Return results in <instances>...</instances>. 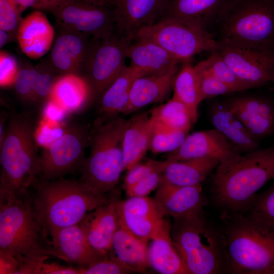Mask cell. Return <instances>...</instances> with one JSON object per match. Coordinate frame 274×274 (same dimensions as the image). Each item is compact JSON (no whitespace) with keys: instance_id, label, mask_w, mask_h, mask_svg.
Segmentation results:
<instances>
[{"instance_id":"cell-1","label":"cell","mask_w":274,"mask_h":274,"mask_svg":"<svg viewBox=\"0 0 274 274\" xmlns=\"http://www.w3.org/2000/svg\"><path fill=\"white\" fill-rule=\"evenodd\" d=\"M272 180L274 146L259 148L219 163L212 176V193L223 212L244 213L257 192Z\"/></svg>"},{"instance_id":"cell-2","label":"cell","mask_w":274,"mask_h":274,"mask_svg":"<svg viewBox=\"0 0 274 274\" xmlns=\"http://www.w3.org/2000/svg\"><path fill=\"white\" fill-rule=\"evenodd\" d=\"M32 203L37 217L47 238L57 230L79 223L88 213L106 202L112 193L98 195L79 180L39 179Z\"/></svg>"},{"instance_id":"cell-3","label":"cell","mask_w":274,"mask_h":274,"mask_svg":"<svg viewBox=\"0 0 274 274\" xmlns=\"http://www.w3.org/2000/svg\"><path fill=\"white\" fill-rule=\"evenodd\" d=\"M37 124L30 112L9 115L0 142V188L26 194L38 180L41 155L36 139Z\"/></svg>"},{"instance_id":"cell-4","label":"cell","mask_w":274,"mask_h":274,"mask_svg":"<svg viewBox=\"0 0 274 274\" xmlns=\"http://www.w3.org/2000/svg\"><path fill=\"white\" fill-rule=\"evenodd\" d=\"M222 217L229 273L274 274V228L243 213Z\"/></svg>"},{"instance_id":"cell-5","label":"cell","mask_w":274,"mask_h":274,"mask_svg":"<svg viewBox=\"0 0 274 274\" xmlns=\"http://www.w3.org/2000/svg\"><path fill=\"white\" fill-rule=\"evenodd\" d=\"M170 233L189 274L229 273L223 232L208 221L203 212L175 219Z\"/></svg>"},{"instance_id":"cell-6","label":"cell","mask_w":274,"mask_h":274,"mask_svg":"<svg viewBox=\"0 0 274 274\" xmlns=\"http://www.w3.org/2000/svg\"><path fill=\"white\" fill-rule=\"evenodd\" d=\"M212 24L219 43L274 51V0H226Z\"/></svg>"},{"instance_id":"cell-7","label":"cell","mask_w":274,"mask_h":274,"mask_svg":"<svg viewBox=\"0 0 274 274\" xmlns=\"http://www.w3.org/2000/svg\"><path fill=\"white\" fill-rule=\"evenodd\" d=\"M126 120L120 117L106 121L96 119L90 131V152L79 170V180L96 194L115 190L124 170L123 135Z\"/></svg>"},{"instance_id":"cell-8","label":"cell","mask_w":274,"mask_h":274,"mask_svg":"<svg viewBox=\"0 0 274 274\" xmlns=\"http://www.w3.org/2000/svg\"><path fill=\"white\" fill-rule=\"evenodd\" d=\"M51 248L27 193L0 188V249L15 256L47 259Z\"/></svg>"},{"instance_id":"cell-9","label":"cell","mask_w":274,"mask_h":274,"mask_svg":"<svg viewBox=\"0 0 274 274\" xmlns=\"http://www.w3.org/2000/svg\"><path fill=\"white\" fill-rule=\"evenodd\" d=\"M136 40L158 44L181 62H188L202 52L215 51L220 45L206 28L170 16H164L155 24L140 30L133 41Z\"/></svg>"},{"instance_id":"cell-10","label":"cell","mask_w":274,"mask_h":274,"mask_svg":"<svg viewBox=\"0 0 274 274\" xmlns=\"http://www.w3.org/2000/svg\"><path fill=\"white\" fill-rule=\"evenodd\" d=\"M89 136L90 131L82 125L73 124L66 127L57 139L43 150L39 179L53 181L79 171L85 159Z\"/></svg>"},{"instance_id":"cell-11","label":"cell","mask_w":274,"mask_h":274,"mask_svg":"<svg viewBox=\"0 0 274 274\" xmlns=\"http://www.w3.org/2000/svg\"><path fill=\"white\" fill-rule=\"evenodd\" d=\"M132 42L116 32L93 39L85 65L94 95L98 97L126 66V51Z\"/></svg>"},{"instance_id":"cell-12","label":"cell","mask_w":274,"mask_h":274,"mask_svg":"<svg viewBox=\"0 0 274 274\" xmlns=\"http://www.w3.org/2000/svg\"><path fill=\"white\" fill-rule=\"evenodd\" d=\"M109 7L77 0L51 11L58 24L66 31L99 39L115 32L113 10Z\"/></svg>"},{"instance_id":"cell-13","label":"cell","mask_w":274,"mask_h":274,"mask_svg":"<svg viewBox=\"0 0 274 274\" xmlns=\"http://www.w3.org/2000/svg\"><path fill=\"white\" fill-rule=\"evenodd\" d=\"M118 212L120 226L144 241L170 234L171 225L164 220L154 199L131 196L120 200Z\"/></svg>"},{"instance_id":"cell-14","label":"cell","mask_w":274,"mask_h":274,"mask_svg":"<svg viewBox=\"0 0 274 274\" xmlns=\"http://www.w3.org/2000/svg\"><path fill=\"white\" fill-rule=\"evenodd\" d=\"M219 44L216 51L242 81L253 88L271 82L274 71V51Z\"/></svg>"},{"instance_id":"cell-15","label":"cell","mask_w":274,"mask_h":274,"mask_svg":"<svg viewBox=\"0 0 274 274\" xmlns=\"http://www.w3.org/2000/svg\"><path fill=\"white\" fill-rule=\"evenodd\" d=\"M170 0H118L113 10L115 32L133 42L142 29L158 22Z\"/></svg>"},{"instance_id":"cell-16","label":"cell","mask_w":274,"mask_h":274,"mask_svg":"<svg viewBox=\"0 0 274 274\" xmlns=\"http://www.w3.org/2000/svg\"><path fill=\"white\" fill-rule=\"evenodd\" d=\"M242 153L213 128L188 134L183 143L174 151L167 153L166 157V159L174 160L211 158L220 163Z\"/></svg>"},{"instance_id":"cell-17","label":"cell","mask_w":274,"mask_h":274,"mask_svg":"<svg viewBox=\"0 0 274 274\" xmlns=\"http://www.w3.org/2000/svg\"><path fill=\"white\" fill-rule=\"evenodd\" d=\"M120 200L116 189L106 202L87 214L79 222L90 246L104 255H109L114 235L120 226Z\"/></svg>"},{"instance_id":"cell-18","label":"cell","mask_w":274,"mask_h":274,"mask_svg":"<svg viewBox=\"0 0 274 274\" xmlns=\"http://www.w3.org/2000/svg\"><path fill=\"white\" fill-rule=\"evenodd\" d=\"M249 132L259 140L274 132V104L260 96L243 95L223 101Z\"/></svg>"},{"instance_id":"cell-19","label":"cell","mask_w":274,"mask_h":274,"mask_svg":"<svg viewBox=\"0 0 274 274\" xmlns=\"http://www.w3.org/2000/svg\"><path fill=\"white\" fill-rule=\"evenodd\" d=\"M50 256L87 267L109 257L94 249L89 244L79 223L60 228L51 235Z\"/></svg>"},{"instance_id":"cell-20","label":"cell","mask_w":274,"mask_h":274,"mask_svg":"<svg viewBox=\"0 0 274 274\" xmlns=\"http://www.w3.org/2000/svg\"><path fill=\"white\" fill-rule=\"evenodd\" d=\"M154 200L164 216L174 219L203 212L202 184L175 186L162 183Z\"/></svg>"},{"instance_id":"cell-21","label":"cell","mask_w":274,"mask_h":274,"mask_svg":"<svg viewBox=\"0 0 274 274\" xmlns=\"http://www.w3.org/2000/svg\"><path fill=\"white\" fill-rule=\"evenodd\" d=\"M178 71L177 66L165 73L138 78L133 83L127 103L121 113L127 115L148 105L164 100L173 89Z\"/></svg>"},{"instance_id":"cell-22","label":"cell","mask_w":274,"mask_h":274,"mask_svg":"<svg viewBox=\"0 0 274 274\" xmlns=\"http://www.w3.org/2000/svg\"><path fill=\"white\" fill-rule=\"evenodd\" d=\"M16 35L22 51L36 59L49 51L55 33L47 17L41 12L35 11L21 21Z\"/></svg>"},{"instance_id":"cell-23","label":"cell","mask_w":274,"mask_h":274,"mask_svg":"<svg viewBox=\"0 0 274 274\" xmlns=\"http://www.w3.org/2000/svg\"><path fill=\"white\" fill-rule=\"evenodd\" d=\"M147 74L142 69L126 66L97 97V120L106 121L118 117L127 103L134 81Z\"/></svg>"},{"instance_id":"cell-24","label":"cell","mask_w":274,"mask_h":274,"mask_svg":"<svg viewBox=\"0 0 274 274\" xmlns=\"http://www.w3.org/2000/svg\"><path fill=\"white\" fill-rule=\"evenodd\" d=\"M86 37L67 31L57 38L50 53L53 70L61 75L77 74L85 63L91 45Z\"/></svg>"},{"instance_id":"cell-25","label":"cell","mask_w":274,"mask_h":274,"mask_svg":"<svg viewBox=\"0 0 274 274\" xmlns=\"http://www.w3.org/2000/svg\"><path fill=\"white\" fill-rule=\"evenodd\" d=\"M219 160L202 158L186 160L166 159L161 161L162 183L175 186H188L202 184L216 169Z\"/></svg>"},{"instance_id":"cell-26","label":"cell","mask_w":274,"mask_h":274,"mask_svg":"<svg viewBox=\"0 0 274 274\" xmlns=\"http://www.w3.org/2000/svg\"><path fill=\"white\" fill-rule=\"evenodd\" d=\"M208 118L213 128L235 146L242 153L259 148V140L254 137L224 101L212 103Z\"/></svg>"},{"instance_id":"cell-27","label":"cell","mask_w":274,"mask_h":274,"mask_svg":"<svg viewBox=\"0 0 274 274\" xmlns=\"http://www.w3.org/2000/svg\"><path fill=\"white\" fill-rule=\"evenodd\" d=\"M92 94L90 86L85 78L70 73L57 77L50 101L66 113H76L85 108Z\"/></svg>"},{"instance_id":"cell-28","label":"cell","mask_w":274,"mask_h":274,"mask_svg":"<svg viewBox=\"0 0 274 274\" xmlns=\"http://www.w3.org/2000/svg\"><path fill=\"white\" fill-rule=\"evenodd\" d=\"M126 57L130 65L148 74L166 72L181 62L158 44L146 40L133 41L126 49Z\"/></svg>"},{"instance_id":"cell-29","label":"cell","mask_w":274,"mask_h":274,"mask_svg":"<svg viewBox=\"0 0 274 274\" xmlns=\"http://www.w3.org/2000/svg\"><path fill=\"white\" fill-rule=\"evenodd\" d=\"M151 111L135 115L126 120L123 135L124 170L140 162L149 150Z\"/></svg>"},{"instance_id":"cell-30","label":"cell","mask_w":274,"mask_h":274,"mask_svg":"<svg viewBox=\"0 0 274 274\" xmlns=\"http://www.w3.org/2000/svg\"><path fill=\"white\" fill-rule=\"evenodd\" d=\"M148 243L120 226L114 235L109 254L132 272H144L149 266Z\"/></svg>"},{"instance_id":"cell-31","label":"cell","mask_w":274,"mask_h":274,"mask_svg":"<svg viewBox=\"0 0 274 274\" xmlns=\"http://www.w3.org/2000/svg\"><path fill=\"white\" fill-rule=\"evenodd\" d=\"M226 1L170 0L163 16H170L190 21L207 29Z\"/></svg>"},{"instance_id":"cell-32","label":"cell","mask_w":274,"mask_h":274,"mask_svg":"<svg viewBox=\"0 0 274 274\" xmlns=\"http://www.w3.org/2000/svg\"><path fill=\"white\" fill-rule=\"evenodd\" d=\"M148 260L150 266L162 274H189L170 234L151 240L148 246Z\"/></svg>"},{"instance_id":"cell-33","label":"cell","mask_w":274,"mask_h":274,"mask_svg":"<svg viewBox=\"0 0 274 274\" xmlns=\"http://www.w3.org/2000/svg\"><path fill=\"white\" fill-rule=\"evenodd\" d=\"M173 90V97L187 107L195 123L198 118V107L201 102L199 75L195 65L186 63L178 71Z\"/></svg>"},{"instance_id":"cell-34","label":"cell","mask_w":274,"mask_h":274,"mask_svg":"<svg viewBox=\"0 0 274 274\" xmlns=\"http://www.w3.org/2000/svg\"><path fill=\"white\" fill-rule=\"evenodd\" d=\"M150 118L167 128L187 133L193 124L187 107L174 97L151 110Z\"/></svg>"},{"instance_id":"cell-35","label":"cell","mask_w":274,"mask_h":274,"mask_svg":"<svg viewBox=\"0 0 274 274\" xmlns=\"http://www.w3.org/2000/svg\"><path fill=\"white\" fill-rule=\"evenodd\" d=\"M195 66L199 71L232 87L237 91L253 88L237 77L216 51L212 52L209 57L198 63Z\"/></svg>"},{"instance_id":"cell-36","label":"cell","mask_w":274,"mask_h":274,"mask_svg":"<svg viewBox=\"0 0 274 274\" xmlns=\"http://www.w3.org/2000/svg\"><path fill=\"white\" fill-rule=\"evenodd\" d=\"M149 150L153 153H169L177 149L188 133L167 128L151 118Z\"/></svg>"},{"instance_id":"cell-37","label":"cell","mask_w":274,"mask_h":274,"mask_svg":"<svg viewBox=\"0 0 274 274\" xmlns=\"http://www.w3.org/2000/svg\"><path fill=\"white\" fill-rule=\"evenodd\" d=\"M243 214L274 228V184L264 192L257 195L249 208Z\"/></svg>"},{"instance_id":"cell-38","label":"cell","mask_w":274,"mask_h":274,"mask_svg":"<svg viewBox=\"0 0 274 274\" xmlns=\"http://www.w3.org/2000/svg\"><path fill=\"white\" fill-rule=\"evenodd\" d=\"M39 72L40 70L31 67L19 70L13 85L22 101L35 103L34 91Z\"/></svg>"},{"instance_id":"cell-39","label":"cell","mask_w":274,"mask_h":274,"mask_svg":"<svg viewBox=\"0 0 274 274\" xmlns=\"http://www.w3.org/2000/svg\"><path fill=\"white\" fill-rule=\"evenodd\" d=\"M196 70L199 78V89L201 101L206 99L218 95L237 92L232 87L209 74L199 71L197 68Z\"/></svg>"},{"instance_id":"cell-40","label":"cell","mask_w":274,"mask_h":274,"mask_svg":"<svg viewBox=\"0 0 274 274\" xmlns=\"http://www.w3.org/2000/svg\"><path fill=\"white\" fill-rule=\"evenodd\" d=\"M160 163L159 161L157 167L149 175L125 190L128 197L148 196L158 189L163 181Z\"/></svg>"},{"instance_id":"cell-41","label":"cell","mask_w":274,"mask_h":274,"mask_svg":"<svg viewBox=\"0 0 274 274\" xmlns=\"http://www.w3.org/2000/svg\"><path fill=\"white\" fill-rule=\"evenodd\" d=\"M82 268L81 274H124L132 272L123 263L113 255Z\"/></svg>"},{"instance_id":"cell-42","label":"cell","mask_w":274,"mask_h":274,"mask_svg":"<svg viewBox=\"0 0 274 274\" xmlns=\"http://www.w3.org/2000/svg\"><path fill=\"white\" fill-rule=\"evenodd\" d=\"M21 20L20 12L12 0H0V29L10 33L17 29Z\"/></svg>"},{"instance_id":"cell-43","label":"cell","mask_w":274,"mask_h":274,"mask_svg":"<svg viewBox=\"0 0 274 274\" xmlns=\"http://www.w3.org/2000/svg\"><path fill=\"white\" fill-rule=\"evenodd\" d=\"M158 163L159 161L149 159L143 163L140 161L127 170L123 188L126 190L145 178L157 167Z\"/></svg>"},{"instance_id":"cell-44","label":"cell","mask_w":274,"mask_h":274,"mask_svg":"<svg viewBox=\"0 0 274 274\" xmlns=\"http://www.w3.org/2000/svg\"><path fill=\"white\" fill-rule=\"evenodd\" d=\"M19 71L16 59L7 52L0 53V85L2 87L13 85Z\"/></svg>"},{"instance_id":"cell-45","label":"cell","mask_w":274,"mask_h":274,"mask_svg":"<svg viewBox=\"0 0 274 274\" xmlns=\"http://www.w3.org/2000/svg\"><path fill=\"white\" fill-rule=\"evenodd\" d=\"M16 257L19 265L15 274H41L42 264L46 259L29 258L22 256Z\"/></svg>"},{"instance_id":"cell-46","label":"cell","mask_w":274,"mask_h":274,"mask_svg":"<svg viewBox=\"0 0 274 274\" xmlns=\"http://www.w3.org/2000/svg\"><path fill=\"white\" fill-rule=\"evenodd\" d=\"M19 265L18 258L6 250L0 249V273L15 274Z\"/></svg>"},{"instance_id":"cell-47","label":"cell","mask_w":274,"mask_h":274,"mask_svg":"<svg viewBox=\"0 0 274 274\" xmlns=\"http://www.w3.org/2000/svg\"><path fill=\"white\" fill-rule=\"evenodd\" d=\"M81 267L61 265L57 262H44L42 266L41 274H81Z\"/></svg>"},{"instance_id":"cell-48","label":"cell","mask_w":274,"mask_h":274,"mask_svg":"<svg viewBox=\"0 0 274 274\" xmlns=\"http://www.w3.org/2000/svg\"><path fill=\"white\" fill-rule=\"evenodd\" d=\"M73 1L77 0H37L36 8L52 10L58 6Z\"/></svg>"},{"instance_id":"cell-49","label":"cell","mask_w":274,"mask_h":274,"mask_svg":"<svg viewBox=\"0 0 274 274\" xmlns=\"http://www.w3.org/2000/svg\"><path fill=\"white\" fill-rule=\"evenodd\" d=\"M20 12L25 9L33 7L36 8L37 0H12Z\"/></svg>"},{"instance_id":"cell-50","label":"cell","mask_w":274,"mask_h":274,"mask_svg":"<svg viewBox=\"0 0 274 274\" xmlns=\"http://www.w3.org/2000/svg\"><path fill=\"white\" fill-rule=\"evenodd\" d=\"M9 114L4 110L1 112L0 116V142L2 141L5 135Z\"/></svg>"},{"instance_id":"cell-51","label":"cell","mask_w":274,"mask_h":274,"mask_svg":"<svg viewBox=\"0 0 274 274\" xmlns=\"http://www.w3.org/2000/svg\"><path fill=\"white\" fill-rule=\"evenodd\" d=\"M9 33L0 29V47L2 48L8 42L9 39Z\"/></svg>"},{"instance_id":"cell-52","label":"cell","mask_w":274,"mask_h":274,"mask_svg":"<svg viewBox=\"0 0 274 274\" xmlns=\"http://www.w3.org/2000/svg\"><path fill=\"white\" fill-rule=\"evenodd\" d=\"M274 84V71L272 74L271 78V82Z\"/></svg>"}]
</instances>
